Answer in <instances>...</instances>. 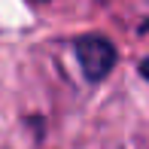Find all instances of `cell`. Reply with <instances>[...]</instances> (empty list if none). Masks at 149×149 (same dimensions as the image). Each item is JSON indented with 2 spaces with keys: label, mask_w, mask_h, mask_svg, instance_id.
<instances>
[{
  "label": "cell",
  "mask_w": 149,
  "mask_h": 149,
  "mask_svg": "<svg viewBox=\"0 0 149 149\" xmlns=\"http://www.w3.org/2000/svg\"><path fill=\"white\" fill-rule=\"evenodd\" d=\"M73 55L79 61V70L88 82H104L110 76V70L116 67V46L104 33H82L73 40Z\"/></svg>",
  "instance_id": "obj_1"
},
{
  "label": "cell",
  "mask_w": 149,
  "mask_h": 149,
  "mask_svg": "<svg viewBox=\"0 0 149 149\" xmlns=\"http://www.w3.org/2000/svg\"><path fill=\"white\" fill-rule=\"evenodd\" d=\"M31 3H49V0H31Z\"/></svg>",
  "instance_id": "obj_3"
},
{
  "label": "cell",
  "mask_w": 149,
  "mask_h": 149,
  "mask_svg": "<svg viewBox=\"0 0 149 149\" xmlns=\"http://www.w3.org/2000/svg\"><path fill=\"white\" fill-rule=\"evenodd\" d=\"M137 70H140V76H143L146 82H149V58H143V61H140V67H137Z\"/></svg>",
  "instance_id": "obj_2"
}]
</instances>
